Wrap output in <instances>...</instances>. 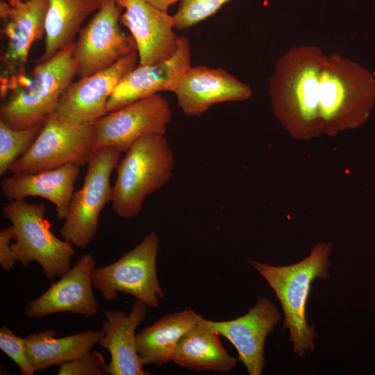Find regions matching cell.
Here are the masks:
<instances>
[{"label": "cell", "instance_id": "1", "mask_svg": "<svg viewBox=\"0 0 375 375\" xmlns=\"http://www.w3.org/2000/svg\"><path fill=\"white\" fill-rule=\"evenodd\" d=\"M324 53L315 46L290 48L277 61L269 80L274 114L294 139L322 135L319 118V77Z\"/></svg>", "mask_w": 375, "mask_h": 375}, {"label": "cell", "instance_id": "2", "mask_svg": "<svg viewBox=\"0 0 375 375\" xmlns=\"http://www.w3.org/2000/svg\"><path fill=\"white\" fill-rule=\"evenodd\" d=\"M333 248L331 242H319L307 257L285 266L248 260L278 299L284 313L283 328L289 331L294 352L300 357L315 350L317 333L314 325L308 324L306 306L314 280L329 277V256Z\"/></svg>", "mask_w": 375, "mask_h": 375}, {"label": "cell", "instance_id": "3", "mask_svg": "<svg viewBox=\"0 0 375 375\" xmlns=\"http://www.w3.org/2000/svg\"><path fill=\"white\" fill-rule=\"evenodd\" d=\"M375 103V78L365 68L337 54L325 56L319 77L322 135L336 136L367 119Z\"/></svg>", "mask_w": 375, "mask_h": 375}, {"label": "cell", "instance_id": "4", "mask_svg": "<svg viewBox=\"0 0 375 375\" xmlns=\"http://www.w3.org/2000/svg\"><path fill=\"white\" fill-rule=\"evenodd\" d=\"M174 158L165 135L151 134L136 140L117 167L112 208L122 219L137 217L146 198L172 177Z\"/></svg>", "mask_w": 375, "mask_h": 375}, {"label": "cell", "instance_id": "5", "mask_svg": "<svg viewBox=\"0 0 375 375\" xmlns=\"http://www.w3.org/2000/svg\"><path fill=\"white\" fill-rule=\"evenodd\" d=\"M74 49V42L39 62L31 79L1 104L0 120L14 129L44 123L76 76Z\"/></svg>", "mask_w": 375, "mask_h": 375}, {"label": "cell", "instance_id": "6", "mask_svg": "<svg viewBox=\"0 0 375 375\" xmlns=\"http://www.w3.org/2000/svg\"><path fill=\"white\" fill-rule=\"evenodd\" d=\"M46 212L43 203H28L25 199L8 201L2 207L3 216L13 228L15 242L12 248L16 260L24 267L32 261L38 262L45 276L53 281L70 269L76 251L72 243L51 232Z\"/></svg>", "mask_w": 375, "mask_h": 375}, {"label": "cell", "instance_id": "7", "mask_svg": "<svg viewBox=\"0 0 375 375\" xmlns=\"http://www.w3.org/2000/svg\"><path fill=\"white\" fill-rule=\"evenodd\" d=\"M122 153L115 147L99 148L87 164L83 186L74 191L60 230L62 239L78 248L85 249L97 234L100 213L112 197L110 176Z\"/></svg>", "mask_w": 375, "mask_h": 375}, {"label": "cell", "instance_id": "8", "mask_svg": "<svg viewBox=\"0 0 375 375\" xmlns=\"http://www.w3.org/2000/svg\"><path fill=\"white\" fill-rule=\"evenodd\" d=\"M159 241L158 235L151 232L116 261L95 267L92 276L93 287L107 301L115 300L118 292H124L149 308L158 307L164 297L156 270Z\"/></svg>", "mask_w": 375, "mask_h": 375}, {"label": "cell", "instance_id": "9", "mask_svg": "<svg viewBox=\"0 0 375 375\" xmlns=\"http://www.w3.org/2000/svg\"><path fill=\"white\" fill-rule=\"evenodd\" d=\"M94 124L47 119L29 149L12 165L11 174H34L69 163L84 166L94 149Z\"/></svg>", "mask_w": 375, "mask_h": 375}, {"label": "cell", "instance_id": "10", "mask_svg": "<svg viewBox=\"0 0 375 375\" xmlns=\"http://www.w3.org/2000/svg\"><path fill=\"white\" fill-rule=\"evenodd\" d=\"M122 10L115 0H102L96 14L81 29L74 49L76 75L80 78L103 70L137 51L133 38L120 29Z\"/></svg>", "mask_w": 375, "mask_h": 375}, {"label": "cell", "instance_id": "11", "mask_svg": "<svg viewBox=\"0 0 375 375\" xmlns=\"http://www.w3.org/2000/svg\"><path fill=\"white\" fill-rule=\"evenodd\" d=\"M171 119V108L162 95L136 101L107 112L94 123V149L111 147L126 152L144 135H165Z\"/></svg>", "mask_w": 375, "mask_h": 375}, {"label": "cell", "instance_id": "12", "mask_svg": "<svg viewBox=\"0 0 375 375\" xmlns=\"http://www.w3.org/2000/svg\"><path fill=\"white\" fill-rule=\"evenodd\" d=\"M138 63V53L134 51L103 70L72 82L47 119L72 124H94L107 113V103L112 92Z\"/></svg>", "mask_w": 375, "mask_h": 375}, {"label": "cell", "instance_id": "13", "mask_svg": "<svg viewBox=\"0 0 375 375\" xmlns=\"http://www.w3.org/2000/svg\"><path fill=\"white\" fill-rule=\"evenodd\" d=\"M281 319L276 306L265 297L244 315L231 320L199 318L198 323L217 332L235 347L238 358L250 375H261L265 367V342Z\"/></svg>", "mask_w": 375, "mask_h": 375}, {"label": "cell", "instance_id": "14", "mask_svg": "<svg viewBox=\"0 0 375 375\" xmlns=\"http://www.w3.org/2000/svg\"><path fill=\"white\" fill-rule=\"evenodd\" d=\"M191 66L190 41L179 36L176 51L170 58L156 64H138L122 78L108 101L107 112L160 92L174 93Z\"/></svg>", "mask_w": 375, "mask_h": 375}, {"label": "cell", "instance_id": "15", "mask_svg": "<svg viewBox=\"0 0 375 375\" xmlns=\"http://www.w3.org/2000/svg\"><path fill=\"white\" fill-rule=\"evenodd\" d=\"M95 267L93 256L90 253L83 255L58 281L25 306V315L38 319L62 312L85 317L95 315L100 308L93 292L92 281Z\"/></svg>", "mask_w": 375, "mask_h": 375}, {"label": "cell", "instance_id": "16", "mask_svg": "<svg viewBox=\"0 0 375 375\" xmlns=\"http://www.w3.org/2000/svg\"><path fill=\"white\" fill-rule=\"evenodd\" d=\"M124 8L120 22L135 42L139 65L156 64L175 53L179 36L174 32L173 16L145 0H126Z\"/></svg>", "mask_w": 375, "mask_h": 375}, {"label": "cell", "instance_id": "17", "mask_svg": "<svg viewBox=\"0 0 375 375\" xmlns=\"http://www.w3.org/2000/svg\"><path fill=\"white\" fill-rule=\"evenodd\" d=\"M174 94L186 116H199L215 104L240 101L252 95L250 86L222 68L191 66Z\"/></svg>", "mask_w": 375, "mask_h": 375}, {"label": "cell", "instance_id": "18", "mask_svg": "<svg viewBox=\"0 0 375 375\" xmlns=\"http://www.w3.org/2000/svg\"><path fill=\"white\" fill-rule=\"evenodd\" d=\"M49 0H9L1 3V16L8 21L3 28L7 47L2 61L8 75L19 74L29 50L45 33Z\"/></svg>", "mask_w": 375, "mask_h": 375}, {"label": "cell", "instance_id": "19", "mask_svg": "<svg viewBox=\"0 0 375 375\" xmlns=\"http://www.w3.org/2000/svg\"><path fill=\"white\" fill-rule=\"evenodd\" d=\"M149 306L135 299L127 315L122 310H104L99 344L110 354V375H149L143 369L136 346V329L145 319Z\"/></svg>", "mask_w": 375, "mask_h": 375}, {"label": "cell", "instance_id": "20", "mask_svg": "<svg viewBox=\"0 0 375 375\" xmlns=\"http://www.w3.org/2000/svg\"><path fill=\"white\" fill-rule=\"evenodd\" d=\"M80 166L69 163L34 174H12L1 182V190L8 201L40 197L56 206L57 217L64 220L74 192Z\"/></svg>", "mask_w": 375, "mask_h": 375}, {"label": "cell", "instance_id": "21", "mask_svg": "<svg viewBox=\"0 0 375 375\" xmlns=\"http://www.w3.org/2000/svg\"><path fill=\"white\" fill-rule=\"evenodd\" d=\"M201 317L187 308L166 315L137 333V351L142 365L161 366L173 361L181 339Z\"/></svg>", "mask_w": 375, "mask_h": 375}, {"label": "cell", "instance_id": "22", "mask_svg": "<svg viewBox=\"0 0 375 375\" xmlns=\"http://www.w3.org/2000/svg\"><path fill=\"white\" fill-rule=\"evenodd\" d=\"M172 362L193 371L228 373L237 359L227 352L217 332L197 323L181 339Z\"/></svg>", "mask_w": 375, "mask_h": 375}, {"label": "cell", "instance_id": "23", "mask_svg": "<svg viewBox=\"0 0 375 375\" xmlns=\"http://www.w3.org/2000/svg\"><path fill=\"white\" fill-rule=\"evenodd\" d=\"M48 329L25 338L26 353L35 372L72 361L92 350L99 342L101 331H84L63 338Z\"/></svg>", "mask_w": 375, "mask_h": 375}, {"label": "cell", "instance_id": "24", "mask_svg": "<svg viewBox=\"0 0 375 375\" xmlns=\"http://www.w3.org/2000/svg\"><path fill=\"white\" fill-rule=\"evenodd\" d=\"M45 21V47L40 62L74 43L86 18L97 11L102 0H49Z\"/></svg>", "mask_w": 375, "mask_h": 375}, {"label": "cell", "instance_id": "25", "mask_svg": "<svg viewBox=\"0 0 375 375\" xmlns=\"http://www.w3.org/2000/svg\"><path fill=\"white\" fill-rule=\"evenodd\" d=\"M44 123L14 129L0 120V176L10 171L12 164L32 146Z\"/></svg>", "mask_w": 375, "mask_h": 375}, {"label": "cell", "instance_id": "26", "mask_svg": "<svg viewBox=\"0 0 375 375\" xmlns=\"http://www.w3.org/2000/svg\"><path fill=\"white\" fill-rule=\"evenodd\" d=\"M231 0H182L173 15L174 28L184 30L215 14Z\"/></svg>", "mask_w": 375, "mask_h": 375}, {"label": "cell", "instance_id": "27", "mask_svg": "<svg viewBox=\"0 0 375 375\" xmlns=\"http://www.w3.org/2000/svg\"><path fill=\"white\" fill-rule=\"evenodd\" d=\"M0 349L18 366L22 375H33L35 372L26 353V340L17 335L9 328H0Z\"/></svg>", "mask_w": 375, "mask_h": 375}, {"label": "cell", "instance_id": "28", "mask_svg": "<svg viewBox=\"0 0 375 375\" xmlns=\"http://www.w3.org/2000/svg\"><path fill=\"white\" fill-rule=\"evenodd\" d=\"M58 375H106L108 365L99 351H90L82 356L59 365Z\"/></svg>", "mask_w": 375, "mask_h": 375}, {"label": "cell", "instance_id": "29", "mask_svg": "<svg viewBox=\"0 0 375 375\" xmlns=\"http://www.w3.org/2000/svg\"><path fill=\"white\" fill-rule=\"evenodd\" d=\"M13 239L12 225L0 231V265L2 270L10 272L17 261L10 244Z\"/></svg>", "mask_w": 375, "mask_h": 375}, {"label": "cell", "instance_id": "30", "mask_svg": "<svg viewBox=\"0 0 375 375\" xmlns=\"http://www.w3.org/2000/svg\"><path fill=\"white\" fill-rule=\"evenodd\" d=\"M147 2L155 8L165 12H167L168 8L174 3L182 0H145Z\"/></svg>", "mask_w": 375, "mask_h": 375}, {"label": "cell", "instance_id": "31", "mask_svg": "<svg viewBox=\"0 0 375 375\" xmlns=\"http://www.w3.org/2000/svg\"><path fill=\"white\" fill-rule=\"evenodd\" d=\"M116 2L117 3V4L122 8H124V6H125V3H126V0H115Z\"/></svg>", "mask_w": 375, "mask_h": 375}]
</instances>
